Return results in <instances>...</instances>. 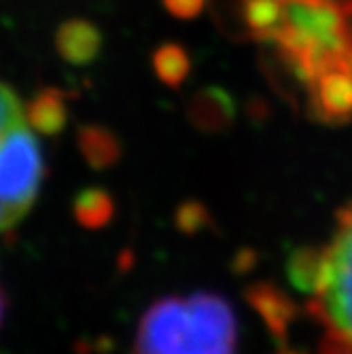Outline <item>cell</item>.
<instances>
[{
    "instance_id": "17",
    "label": "cell",
    "mask_w": 352,
    "mask_h": 354,
    "mask_svg": "<svg viewBox=\"0 0 352 354\" xmlns=\"http://www.w3.org/2000/svg\"><path fill=\"white\" fill-rule=\"evenodd\" d=\"M344 66L352 73V47L348 49V55H346V62H344Z\"/></svg>"
},
{
    "instance_id": "19",
    "label": "cell",
    "mask_w": 352,
    "mask_h": 354,
    "mask_svg": "<svg viewBox=\"0 0 352 354\" xmlns=\"http://www.w3.org/2000/svg\"><path fill=\"white\" fill-rule=\"evenodd\" d=\"M280 354H299V352H289V350H282Z\"/></svg>"
},
{
    "instance_id": "15",
    "label": "cell",
    "mask_w": 352,
    "mask_h": 354,
    "mask_svg": "<svg viewBox=\"0 0 352 354\" xmlns=\"http://www.w3.org/2000/svg\"><path fill=\"white\" fill-rule=\"evenodd\" d=\"M166 11L176 19H194L204 11L206 0H162Z\"/></svg>"
},
{
    "instance_id": "18",
    "label": "cell",
    "mask_w": 352,
    "mask_h": 354,
    "mask_svg": "<svg viewBox=\"0 0 352 354\" xmlns=\"http://www.w3.org/2000/svg\"><path fill=\"white\" fill-rule=\"evenodd\" d=\"M3 314H5V295H3V288H0V323H3Z\"/></svg>"
},
{
    "instance_id": "13",
    "label": "cell",
    "mask_w": 352,
    "mask_h": 354,
    "mask_svg": "<svg viewBox=\"0 0 352 354\" xmlns=\"http://www.w3.org/2000/svg\"><path fill=\"white\" fill-rule=\"evenodd\" d=\"M75 216L85 227H102L113 216V200L102 189H87L75 200Z\"/></svg>"
},
{
    "instance_id": "16",
    "label": "cell",
    "mask_w": 352,
    "mask_h": 354,
    "mask_svg": "<svg viewBox=\"0 0 352 354\" xmlns=\"http://www.w3.org/2000/svg\"><path fill=\"white\" fill-rule=\"evenodd\" d=\"M321 354H352V344L333 333H327L321 344Z\"/></svg>"
},
{
    "instance_id": "10",
    "label": "cell",
    "mask_w": 352,
    "mask_h": 354,
    "mask_svg": "<svg viewBox=\"0 0 352 354\" xmlns=\"http://www.w3.org/2000/svg\"><path fill=\"white\" fill-rule=\"evenodd\" d=\"M26 104L17 98V93L0 83V147L5 145L7 136L15 130L17 125L26 123ZM17 221L11 216V212L5 208V204L0 202V232H7L15 227Z\"/></svg>"
},
{
    "instance_id": "8",
    "label": "cell",
    "mask_w": 352,
    "mask_h": 354,
    "mask_svg": "<svg viewBox=\"0 0 352 354\" xmlns=\"http://www.w3.org/2000/svg\"><path fill=\"white\" fill-rule=\"evenodd\" d=\"M325 272V248L299 246L286 259V278L299 293L314 297Z\"/></svg>"
},
{
    "instance_id": "3",
    "label": "cell",
    "mask_w": 352,
    "mask_h": 354,
    "mask_svg": "<svg viewBox=\"0 0 352 354\" xmlns=\"http://www.w3.org/2000/svg\"><path fill=\"white\" fill-rule=\"evenodd\" d=\"M314 115L327 123L352 119V73L346 66L327 68L314 79Z\"/></svg>"
},
{
    "instance_id": "6",
    "label": "cell",
    "mask_w": 352,
    "mask_h": 354,
    "mask_svg": "<svg viewBox=\"0 0 352 354\" xmlns=\"http://www.w3.org/2000/svg\"><path fill=\"white\" fill-rule=\"evenodd\" d=\"M189 119L202 132H223L236 119V104L228 91L206 87L198 91L189 102Z\"/></svg>"
},
{
    "instance_id": "14",
    "label": "cell",
    "mask_w": 352,
    "mask_h": 354,
    "mask_svg": "<svg viewBox=\"0 0 352 354\" xmlns=\"http://www.w3.org/2000/svg\"><path fill=\"white\" fill-rule=\"evenodd\" d=\"M176 221H178V227L187 234H196L200 232L202 227L210 223V216H208V210L198 204V202H187L178 208L176 212Z\"/></svg>"
},
{
    "instance_id": "9",
    "label": "cell",
    "mask_w": 352,
    "mask_h": 354,
    "mask_svg": "<svg viewBox=\"0 0 352 354\" xmlns=\"http://www.w3.org/2000/svg\"><path fill=\"white\" fill-rule=\"evenodd\" d=\"M79 149L91 168H111L121 157L117 136L102 125H85L79 132Z\"/></svg>"
},
{
    "instance_id": "12",
    "label": "cell",
    "mask_w": 352,
    "mask_h": 354,
    "mask_svg": "<svg viewBox=\"0 0 352 354\" xmlns=\"http://www.w3.org/2000/svg\"><path fill=\"white\" fill-rule=\"evenodd\" d=\"M284 13L282 0H244L242 17L252 35L274 37Z\"/></svg>"
},
{
    "instance_id": "5",
    "label": "cell",
    "mask_w": 352,
    "mask_h": 354,
    "mask_svg": "<svg viewBox=\"0 0 352 354\" xmlns=\"http://www.w3.org/2000/svg\"><path fill=\"white\" fill-rule=\"evenodd\" d=\"M55 47L73 66H87L100 55L102 32L87 19H68L57 30Z\"/></svg>"
},
{
    "instance_id": "1",
    "label": "cell",
    "mask_w": 352,
    "mask_h": 354,
    "mask_svg": "<svg viewBox=\"0 0 352 354\" xmlns=\"http://www.w3.org/2000/svg\"><path fill=\"white\" fill-rule=\"evenodd\" d=\"M236 312L214 293L157 299L134 337V354H236Z\"/></svg>"
},
{
    "instance_id": "7",
    "label": "cell",
    "mask_w": 352,
    "mask_h": 354,
    "mask_svg": "<svg viewBox=\"0 0 352 354\" xmlns=\"http://www.w3.org/2000/svg\"><path fill=\"white\" fill-rule=\"evenodd\" d=\"M26 119L32 130H37L45 136L59 134L68 121L66 95L55 87L41 89L35 98L26 104Z\"/></svg>"
},
{
    "instance_id": "2",
    "label": "cell",
    "mask_w": 352,
    "mask_h": 354,
    "mask_svg": "<svg viewBox=\"0 0 352 354\" xmlns=\"http://www.w3.org/2000/svg\"><path fill=\"white\" fill-rule=\"evenodd\" d=\"M312 310L329 333L352 344V204L340 212L333 240L325 246V272Z\"/></svg>"
},
{
    "instance_id": "11",
    "label": "cell",
    "mask_w": 352,
    "mask_h": 354,
    "mask_svg": "<svg viewBox=\"0 0 352 354\" xmlns=\"http://www.w3.org/2000/svg\"><path fill=\"white\" fill-rule=\"evenodd\" d=\"M153 71L157 79L168 87H180L191 71V57L185 47L166 43L153 53Z\"/></svg>"
},
{
    "instance_id": "4",
    "label": "cell",
    "mask_w": 352,
    "mask_h": 354,
    "mask_svg": "<svg viewBox=\"0 0 352 354\" xmlns=\"http://www.w3.org/2000/svg\"><path fill=\"white\" fill-rule=\"evenodd\" d=\"M246 301L257 312L270 335L284 346L289 327L297 318V306L284 291L272 282H254L246 288Z\"/></svg>"
}]
</instances>
